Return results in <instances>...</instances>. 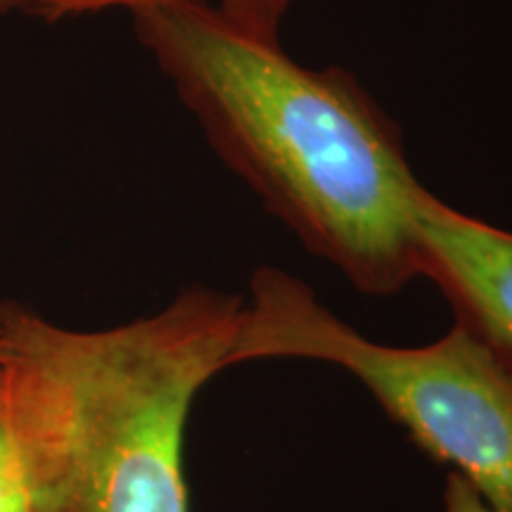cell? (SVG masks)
Masks as SVG:
<instances>
[{"label":"cell","mask_w":512,"mask_h":512,"mask_svg":"<svg viewBox=\"0 0 512 512\" xmlns=\"http://www.w3.org/2000/svg\"><path fill=\"white\" fill-rule=\"evenodd\" d=\"M5 512H31V508H29V498H27V496L19 498V501H17V503H12L10 508L5 510Z\"/></svg>","instance_id":"8"},{"label":"cell","mask_w":512,"mask_h":512,"mask_svg":"<svg viewBox=\"0 0 512 512\" xmlns=\"http://www.w3.org/2000/svg\"><path fill=\"white\" fill-rule=\"evenodd\" d=\"M242 297L204 285L155 316L69 330L0 304V420L31 512H190L185 422L230 368Z\"/></svg>","instance_id":"2"},{"label":"cell","mask_w":512,"mask_h":512,"mask_svg":"<svg viewBox=\"0 0 512 512\" xmlns=\"http://www.w3.org/2000/svg\"><path fill=\"white\" fill-rule=\"evenodd\" d=\"M24 496H27V486H24L17 448L12 444L5 422L0 420V512H5Z\"/></svg>","instance_id":"6"},{"label":"cell","mask_w":512,"mask_h":512,"mask_svg":"<svg viewBox=\"0 0 512 512\" xmlns=\"http://www.w3.org/2000/svg\"><path fill=\"white\" fill-rule=\"evenodd\" d=\"M261 358L349 370L420 451L456 470L475 512H512V366L463 323L427 347H387L339 320L299 278L259 268L230 366Z\"/></svg>","instance_id":"3"},{"label":"cell","mask_w":512,"mask_h":512,"mask_svg":"<svg viewBox=\"0 0 512 512\" xmlns=\"http://www.w3.org/2000/svg\"><path fill=\"white\" fill-rule=\"evenodd\" d=\"M152 3H166V0H43L38 19L57 24L64 19L95 17L117 10L128 15L131 10ZM204 3H209L245 34L266 38V41H280V27L297 0H204Z\"/></svg>","instance_id":"5"},{"label":"cell","mask_w":512,"mask_h":512,"mask_svg":"<svg viewBox=\"0 0 512 512\" xmlns=\"http://www.w3.org/2000/svg\"><path fill=\"white\" fill-rule=\"evenodd\" d=\"M216 157L358 292L422 278L420 204L401 128L347 69L306 67L204 0L128 12Z\"/></svg>","instance_id":"1"},{"label":"cell","mask_w":512,"mask_h":512,"mask_svg":"<svg viewBox=\"0 0 512 512\" xmlns=\"http://www.w3.org/2000/svg\"><path fill=\"white\" fill-rule=\"evenodd\" d=\"M422 278L451 302L456 320L512 366V233L441 202L420 204Z\"/></svg>","instance_id":"4"},{"label":"cell","mask_w":512,"mask_h":512,"mask_svg":"<svg viewBox=\"0 0 512 512\" xmlns=\"http://www.w3.org/2000/svg\"><path fill=\"white\" fill-rule=\"evenodd\" d=\"M3 342H5V339H3V323H0V356H3Z\"/></svg>","instance_id":"9"},{"label":"cell","mask_w":512,"mask_h":512,"mask_svg":"<svg viewBox=\"0 0 512 512\" xmlns=\"http://www.w3.org/2000/svg\"><path fill=\"white\" fill-rule=\"evenodd\" d=\"M41 5L43 0H0V17L17 15V12L29 17H38L41 15Z\"/></svg>","instance_id":"7"}]
</instances>
